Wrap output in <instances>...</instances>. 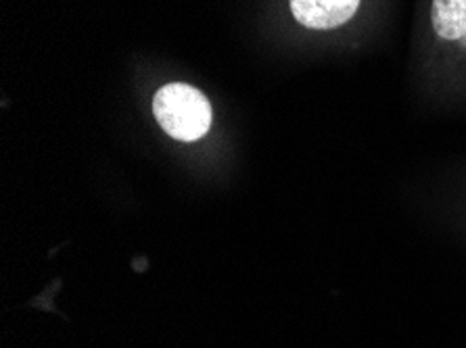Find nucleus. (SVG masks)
Wrapping results in <instances>:
<instances>
[{"label":"nucleus","mask_w":466,"mask_h":348,"mask_svg":"<svg viewBox=\"0 0 466 348\" xmlns=\"http://www.w3.org/2000/svg\"><path fill=\"white\" fill-rule=\"evenodd\" d=\"M153 113L167 136L195 142L211 127V104L208 96L188 84H166L153 98Z\"/></svg>","instance_id":"f257e3e1"},{"label":"nucleus","mask_w":466,"mask_h":348,"mask_svg":"<svg viewBox=\"0 0 466 348\" xmlns=\"http://www.w3.org/2000/svg\"><path fill=\"white\" fill-rule=\"evenodd\" d=\"M360 0H291L293 17L309 30H333L356 15Z\"/></svg>","instance_id":"f03ea898"},{"label":"nucleus","mask_w":466,"mask_h":348,"mask_svg":"<svg viewBox=\"0 0 466 348\" xmlns=\"http://www.w3.org/2000/svg\"><path fill=\"white\" fill-rule=\"evenodd\" d=\"M431 24L443 40L466 38V0H433Z\"/></svg>","instance_id":"7ed1b4c3"}]
</instances>
